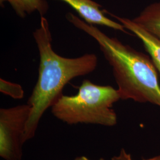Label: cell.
<instances>
[{
	"label": "cell",
	"mask_w": 160,
	"mask_h": 160,
	"mask_svg": "<svg viewBox=\"0 0 160 160\" xmlns=\"http://www.w3.org/2000/svg\"><path fill=\"white\" fill-rule=\"evenodd\" d=\"M132 20L160 40V1L147 6Z\"/></svg>",
	"instance_id": "cell-7"
},
{
	"label": "cell",
	"mask_w": 160,
	"mask_h": 160,
	"mask_svg": "<svg viewBox=\"0 0 160 160\" xmlns=\"http://www.w3.org/2000/svg\"><path fill=\"white\" fill-rule=\"evenodd\" d=\"M142 160H160V155H158V156H156L154 157L153 158H149V159H144Z\"/></svg>",
	"instance_id": "cell-12"
},
{
	"label": "cell",
	"mask_w": 160,
	"mask_h": 160,
	"mask_svg": "<svg viewBox=\"0 0 160 160\" xmlns=\"http://www.w3.org/2000/svg\"><path fill=\"white\" fill-rule=\"evenodd\" d=\"M121 23L125 29L131 31L141 40L147 52L158 71L160 77V40L143 29L133 20L114 16L107 12Z\"/></svg>",
	"instance_id": "cell-6"
},
{
	"label": "cell",
	"mask_w": 160,
	"mask_h": 160,
	"mask_svg": "<svg viewBox=\"0 0 160 160\" xmlns=\"http://www.w3.org/2000/svg\"><path fill=\"white\" fill-rule=\"evenodd\" d=\"M112 160H133L132 158L131 155L128 153L124 149L120 150L119 155L114 156Z\"/></svg>",
	"instance_id": "cell-10"
},
{
	"label": "cell",
	"mask_w": 160,
	"mask_h": 160,
	"mask_svg": "<svg viewBox=\"0 0 160 160\" xmlns=\"http://www.w3.org/2000/svg\"><path fill=\"white\" fill-rule=\"evenodd\" d=\"M71 6L79 16L87 23L104 26L111 29L126 33L124 26L105 16L102 6L92 0H61Z\"/></svg>",
	"instance_id": "cell-5"
},
{
	"label": "cell",
	"mask_w": 160,
	"mask_h": 160,
	"mask_svg": "<svg viewBox=\"0 0 160 160\" xmlns=\"http://www.w3.org/2000/svg\"><path fill=\"white\" fill-rule=\"evenodd\" d=\"M0 92L14 99L23 98L24 94L23 88L20 84L2 78L0 79Z\"/></svg>",
	"instance_id": "cell-9"
},
{
	"label": "cell",
	"mask_w": 160,
	"mask_h": 160,
	"mask_svg": "<svg viewBox=\"0 0 160 160\" xmlns=\"http://www.w3.org/2000/svg\"><path fill=\"white\" fill-rule=\"evenodd\" d=\"M66 18L97 42L100 51L112 68L120 98L139 103H150L160 107L158 72L151 58L110 37L93 24L72 12Z\"/></svg>",
	"instance_id": "cell-2"
},
{
	"label": "cell",
	"mask_w": 160,
	"mask_h": 160,
	"mask_svg": "<svg viewBox=\"0 0 160 160\" xmlns=\"http://www.w3.org/2000/svg\"><path fill=\"white\" fill-rule=\"evenodd\" d=\"M39 52V77L28 104L31 112L26 128L24 142L34 137L40 119L62 94L65 86L77 77L89 74L98 65L94 53L74 58L63 57L52 49L51 32L48 20L41 17L40 26L33 33Z\"/></svg>",
	"instance_id": "cell-1"
},
{
	"label": "cell",
	"mask_w": 160,
	"mask_h": 160,
	"mask_svg": "<svg viewBox=\"0 0 160 160\" xmlns=\"http://www.w3.org/2000/svg\"><path fill=\"white\" fill-rule=\"evenodd\" d=\"M118 89L110 86H98L84 80L74 96L62 95L51 107L52 113L69 125L78 123L114 126L117 115L112 109L119 101Z\"/></svg>",
	"instance_id": "cell-3"
},
{
	"label": "cell",
	"mask_w": 160,
	"mask_h": 160,
	"mask_svg": "<svg viewBox=\"0 0 160 160\" xmlns=\"http://www.w3.org/2000/svg\"><path fill=\"white\" fill-rule=\"evenodd\" d=\"M31 112L28 104L0 109V156L22 160L24 137Z\"/></svg>",
	"instance_id": "cell-4"
},
{
	"label": "cell",
	"mask_w": 160,
	"mask_h": 160,
	"mask_svg": "<svg viewBox=\"0 0 160 160\" xmlns=\"http://www.w3.org/2000/svg\"><path fill=\"white\" fill-rule=\"evenodd\" d=\"M6 2L10 4L16 13L21 18H24L35 12H38L42 17L49 9L46 0H0L1 6H3Z\"/></svg>",
	"instance_id": "cell-8"
},
{
	"label": "cell",
	"mask_w": 160,
	"mask_h": 160,
	"mask_svg": "<svg viewBox=\"0 0 160 160\" xmlns=\"http://www.w3.org/2000/svg\"><path fill=\"white\" fill-rule=\"evenodd\" d=\"M90 160L89 158H88L87 157H86L85 156H80V157H77L75 158L74 160ZM99 160H105L103 158H100Z\"/></svg>",
	"instance_id": "cell-11"
}]
</instances>
